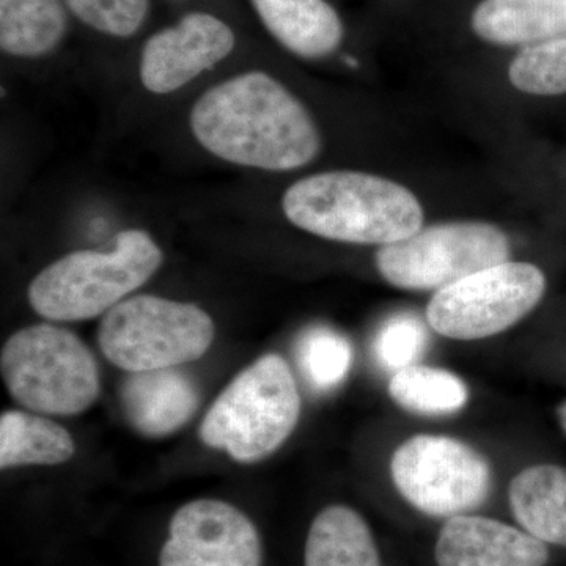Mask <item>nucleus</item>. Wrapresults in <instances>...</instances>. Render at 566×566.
<instances>
[{
	"label": "nucleus",
	"mask_w": 566,
	"mask_h": 566,
	"mask_svg": "<svg viewBox=\"0 0 566 566\" xmlns=\"http://www.w3.org/2000/svg\"><path fill=\"white\" fill-rule=\"evenodd\" d=\"M545 543L490 517L452 516L436 543L439 566H545Z\"/></svg>",
	"instance_id": "12"
},
{
	"label": "nucleus",
	"mask_w": 566,
	"mask_h": 566,
	"mask_svg": "<svg viewBox=\"0 0 566 566\" xmlns=\"http://www.w3.org/2000/svg\"><path fill=\"white\" fill-rule=\"evenodd\" d=\"M214 337V322L202 308L153 294L126 297L98 329L104 356L128 374L193 363Z\"/></svg>",
	"instance_id": "6"
},
{
	"label": "nucleus",
	"mask_w": 566,
	"mask_h": 566,
	"mask_svg": "<svg viewBox=\"0 0 566 566\" xmlns=\"http://www.w3.org/2000/svg\"><path fill=\"white\" fill-rule=\"evenodd\" d=\"M286 219L304 232L349 244L389 245L423 229L419 199L400 182L333 170L294 182L283 193Z\"/></svg>",
	"instance_id": "2"
},
{
	"label": "nucleus",
	"mask_w": 566,
	"mask_h": 566,
	"mask_svg": "<svg viewBox=\"0 0 566 566\" xmlns=\"http://www.w3.org/2000/svg\"><path fill=\"white\" fill-rule=\"evenodd\" d=\"M510 505L527 534L566 546V469L554 464L524 469L510 485Z\"/></svg>",
	"instance_id": "16"
},
{
	"label": "nucleus",
	"mask_w": 566,
	"mask_h": 566,
	"mask_svg": "<svg viewBox=\"0 0 566 566\" xmlns=\"http://www.w3.org/2000/svg\"><path fill=\"white\" fill-rule=\"evenodd\" d=\"M161 248L144 230L117 234L114 251H77L44 268L29 286L33 311L51 322L106 315L161 268Z\"/></svg>",
	"instance_id": "3"
},
{
	"label": "nucleus",
	"mask_w": 566,
	"mask_h": 566,
	"mask_svg": "<svg viewBox=\"0 0 566 566\" xmlns=\"http://www.w3.org/2000/svg\"><path fill=\"white\" fill-rule=\"evenodd\" d=\"M428 334L424 324L415 315H397L387 319L375 340V354L379 364L389 370L411 367L422 356Z\"/></svg>",
	"instance_id": "24"
},
{
	"label": "nucleus",
	"mask_w": 566,
	"mask_h": 566,
	"mask_svg": "<svg viewBox=\"0 0 566 566\" xmlns=\"http://www.w3.org/2000/svg\"><path fill=\"white\" fill-rule=\"evenodd\" d=\"M305 566H381L370 527L349 506L324 509L305 543Z\"/></svg>",
	"instance_id": "17"
},
{
	"label": "nucleus",
	"mask_w": 566,
	"mask_h": 566,
	"mask_svg": "<svg viewBox=\"0 0 566 566\" xmlns=\"http://www.w3.org/2000/svg\"><path fill=\"white\" fill-rule=\"evenodd\" d=\"M398 493L430 516H458L485 502L490 464L476 450L447 436L419 434L390 461Z\"/></svg>",
	"instance_id": "9"
},
{
	"label": "nucleus",
	"mask_w": 566,
	"mask_h": 566,
	"mask_svg": "<svg viewBox=\"0 0 566 566\" xmlns=\"http://www.w3.org/2000/svg\"><path fill=\"white\" fill-rule=\"evenodd\" d=\"M545 292L546 275L535 264H495L436 292L427 322L455 340L493 337L531 314Z\"/></svg>",
	"instance_id": "8"
},
{
	"label": "nucleus",
	"mask_w": 566,
	"mask_h": 566,
	"mask_svg": "<svg viewBox=\"0 0 566 566\" xmlns=\"http://www.w3.org/2000/svg\"><path fill=\"white\" fill-rule=\"evenodd\" d=\"M464 25L472 40L516 50L566 35V0H472Z\"/></svg>",
	"instance_id": "14"
},
{
	"label": "nucleus",
	"mask_w": 566,
	"mask_h": 566,
	"mask_svg": "<svg viewBox=\"0 0 566 566\" xmlns=\"http://www.w3.org/2000/svg\"><path fill=\"white\" fill-rule=\"evenodd\" d=\"M234 44L237 39L226 22L214 14L193 11L145 43L140 57L142 84L156 95L180 91L232 54Z\"/></svg>",
	"instance_id": "11"
},
{
	"label": "nucleus",
	"mask_w": 566,
	"mask_h": 566,
	"mask_svg": "<svg viewBox=\"0 0 566 566\" xmlns=\"http://www.w3.org/2000/svg\"><path fill=\"white\" fill-rule=\"evenodd\" d=\"M159 566H262V542L237 506L200 499L175 513Z\"/></svg>",
	"instance_id": "10"
},
{
	"label": "nucleus",
	"mask_w": 566,
	"mask_h": 566,
	"mask_svg": "<svg viewBox=\"0 0 566 566\" xmlns=\"http://www.w3.org/2000/svg\"><path fill=\"white\" fill-rule=\"evenodd\" d=\"M251 2L271 36L297 57L319 61L344 46L346 24L329 0Z\"/></svg>",
	"instance_id": "15"
},
{
	"label": "nucleus",
	"mask_w": 566,
	"mask_h": 566,
	"mask_svg": "<svg viewBox=\"0 0 566 566\" xmlns=\"http://www.w3.org/2000/svg\"><path fill=\"white\" fill-rule=\"evenodd\" d=\"M301 395L292 368L279 354L260 357L216 398L200 424V439L238 463L273 455L300 422Z\"/></svg>",
	"instance_id": "4"
},
{
	"label": "nucleus",
	"mask_w": 566,
	"mask_h": 566,
	"mask_svg": "<svg viewBox=\"0 0 566 566\" xmlns=\"http://www.w3.org/2000/svg\"><path fill=\"white\" fill-rule=\"evenodd\" d=\"M0 371L11 397L40 415H81L99 395L91 349L77 335L52 324L11 335L0 354Z\"/></svg>",
	"instance_id": "5"
},
{
	"label": "nucleus",
	"mask_w": 566,
	"mask_h": 566,
	"mask_svg": "<svg viewBox=\"0 0 566 566\" xmlns=\"http://www.w3.org/2000/svg\"><path fill=\"white\" fill-rule=\"evenodd\" d=\"M558 420H560L562 428L566 433V401L558 408Z\"/></svg>",
	"instance_id": "25"
},
{
	"label": "nucleus",
	"mask_w": 566,
	"mask_h": 566,
	"mask_svg": "<svg viewBox=\"0 0 566 566\" xmlns=\"http://www.w3.org/2000/svg\"><path fill=\"white\" fill-rule=\"evenodd\" d=\"M191 129L216 158L271 172L301 169L322 151L311 112L264 71H249L205 92L193 104Z\"/></svg>",
	"instance_id": "1"
},
{
	"label": "nucleus",
	"mask_w": 566,
	"mask_h": 566,
	"mask_svg": "<svg viewBox=\"0 0 566 566\" xmlns=\"http://www.w3.org/2000/svg\"><path fill=\"white\" fill-rule=\"evenodd\" d=\"M297 364L308 385L316 390H333L349 374L353 348L348 338L329 327H314L300 338Z\"/></svg>",
	"instance_id": "22"
},
{
	"label": "nucleus",
	"mask_w": 566,
	"mask_h": 566,
	"mask_svg": "<svg viewBox=\"0 0 566 566\" xmlns=\"http://www.w3.org/2000/svg\"><path fill=\"white\" fill-rule=\"evenodd\" d=\"M70 13L95 31L117 39L134 35L148 14L150 0H65Z\"/></svg>",
	"instance_id": "23"
},
{
	"label": "nucleus",
	"mask_w": 566,
	"mask_h": 566,
	"mask_svg": "<svg viewBox=\"0 0 566 566\" xmlns=\"http://www.w3.org/2000/svg\"><path fill=\"white\" fill-rule=\"evenodd\" d=\"M123 412L134 430L163 438L185 427L200 405V390L178 367L129 374L120 390Z\"/></svg>",
	"instance_id": "13"
},
{
	"label": "nucleus",
	"mask_w": 566,
	"mask_h": 566,
	"mask_svg": "<svg viewBox=\"0 0 566 566\" xmlns=\"http://www.w3.org/2000/svg\"><path fill=\"white\" fill-rule=\"evenodd\" d=\"M509 80L528 95H565L566 35L516 48L509 63Z\"/></svg>",
	"instance_id": "21"
},
{
	"label": "nucleus",
	"mask_w": 566,
	"mask_h": 566,
	"mask_svg": "<svg viewBox=\"0 0 566 566\" xmlns=\"http://www.w3.org/2000/svg\"><path fill=\"white\" fill-rule=\"evenodd\" d=\"M65 0H0V48L13 57L54 51L69 29Z\"/></svg>",
	"instance_id": "18"
},
{
	"label": "nucleus",
	"mask_w": 566,
	"mask_h": 566,
	"mask_svg": "<svg viewBox=\"0 0 566 566\" xmlns=\"http://www.w3.org/2000/svg\"><path fill=\"white\" fill-rule=\"evenodd\" d=\"M509 238L493 223L449 222L382 245L376 253V266L397 289L439 292L468 275L509 262Z\"/></svg>",
	"instance_id": "7"
},
{
	"label": "nucleus",
	"mask_w": 566,
	"mask_h": 566,
	"mask_svg": "<svg viewBox=\"0 0 566 566\" xmlns=\"http://www.w3.org/2000/svg\"><path fill=\"white\" fill-rule=\"evenodd\" d=\"M389 395L406 411L422 416L453 415L464 408L469 397L460 376L416 364L394 375Z\"/></svg>",
	"instance_id": "20"
},
{
	"label": "nucleus",
	"mask_w": 566,
	"mask_h": 566,
	"mask_svg": "<svg viewBox=\"0 0 566 566\" xmlns=\"http://www.w3.org/2000/svg\"><path fill=\"white\" fill-rule=\"evenodd\" d=\"M73 455L69 431L46 417L24 411L0 417V468L62 464Z\"/></svg>",
	"instance_id": "19"
}]
</instances>
